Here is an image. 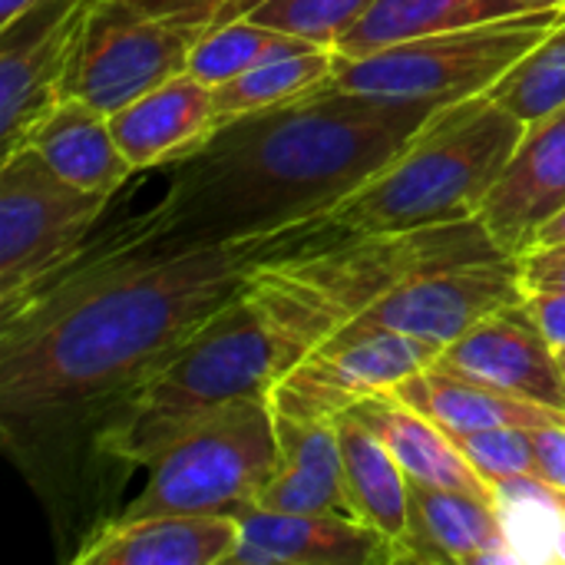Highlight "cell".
Instances as JSON below:
<instances>
[{
    "instance_id": "6da1fadb",
    "label": "cell",
    "mask_w": 565,
    "mask_h": 565,
    "mask_svg": "<svg viewBox=\"0 0 565 565\" xmlns=\"http://www.w3.org/2000/svg\"><path fill=\"white\" fill-rule=\"evenodd\" d=\"M344 242L324 218L225 242L172 245L146 215L119 222L20 305L0 311L3 450L66 536L103 530L122 490L119 440L156 371L265 265ZM79 550V546H76Z\"/></svg>"
},
{
    "instance_id": "7a4b0ae2",
    "label": "cell",
    "mask_w": 565,
    "mask_h": 565,
    "mask_svg": "<svg viewBox=\"0 0 565 565\" xmlns=\"http://www.w3.org/2000/svg\"><path fill=\"white\" fill-rule=\"evenodd\" d=\"M437 109L321 86L218 126L199 152L169 166L166 195L142 215L172 245H225L295 228L358 192Z\"/></svg>"
},
{
    "instance_id": "3957f363",
    "label": "cell",
    "mask_w": 565,
    "mask_h": 565,
    "mask_svg": "<svg viewBox=\"0 0 565 565\" xmlns=\"http://www.w3.org/2000/svg\"><path fill=\"white\" fill-rule=\"evenodd\" d=\"M500 255L487 228L467 218L417 232L351 235L258 268L245 291L265 308L301 361L397 285L437 268Z\"/></svg>"
},
{
    "instance_id": "277c9868",
    "label": "cell",
    "mask_w": 565,
    "mask_h": 565,
    "mask_svg": "<svg viewBox=\"0 0 565 565\" xmlns=\"http://www.w3.org/2000/svg\"><path fill=\"white\" fill-rule=\"evenodd\" d=\"M523 132L526 122L487 93L440 106L381 172L321 218L344 238L477 218Z\"/></svg>"
},
{
    "instance_id": "5b68a950",
    "label": "cell",
    "mask_w": 565,
    "mask_h": 565,
    "mask_svg": "<svg viewBox=\"0 0 565 565\" xmlns=\"http://www.w3.org/2000/svg\"><path fill=\"white\" fill-rule=\"evenodd\" d=\"M295 364L298 358L291 344L271 324L265 308L242 291L215 311L139 394L116 450L122 480L146 470L169 440L218 407L242 397H268Z\"/></svg>"
},
{
    "instance_id": "8992f818",
    "label": "cell",
    "mask_w": 565,
    "mask_h": 565,
    "mask_svg": "<svg viewBox=\"0 0 565 565\" xmlns=\"http://www.w3.org/2000/svg\"><path fill=\"white\" fill-rule=\"evenodd\" d=\"M281 463L271 397H242L175 440L149 463L142 490L116 513L139 520L159 513H232L255 507Z\"/></svg>"
},
{
    "instance_id": "52a82bcc",
    "label": "cell",
    "mask_w": 565,
    "mask_h": 565,
    "mask_svg": "<svg viewBox=\"0 0 565 565\" xmlns=\"http://www.w3.org/2000/svg\"><path fill=\"white\" fill-rule=\"evenodd\" d=\"M563 20L565 7H546L430 33L361 60H341L324 86L434 106L463 103L490 93Z\"/></svg>"
},
{
    "instance_id": "ba28073f",
    "label": "cell",
    "mask_w": 565,
    "mask_h": 565,
    "mask_svg": "<svg viewBox=\"0 0 565 565\" xmlns=\"http://www.w3.org/2000/svg\"><path fill=\"white\" fill-rule=\"evenodd\" d=\"M113 195L60 179L33 149L0 156V311L66 268L96 235Z\"/></svg>"
},
{
    "instance_id": "9c48e42d",
    "label": "cell",
    "mask_w": 565,
    "mask_h": 565,
    "mask_svg": "<svg viewBox=\"0 0 565 565\" xmlns=\"http://www.w3.org/2000/svg\"><path fill=\"white\" fill-rule=\"evenodd\" d=\"M209 26L159 17L132 0H93L70 63L63 96L86 99L113 116L136 96L189 70V56Z\"/></svg>"
},
{
    "instance_id": "30bf717a",
    "label": "cell",
    "mask_w": 565,
    "mask_h": 565,
    "mask_svg": "<svg viewBox=\"0 0 565 565\" xmlns=\"http://www.w3.org/2000/svg\"><path fill=\"white\" fill-rule=\"evenodd\" d=\"M520 298H526L520 258L500 255V258L463 262L397 285L391 295H384L374 308H367L361 318L344 324L324 344L351 341L374 331H394L444 351L473 324H480L487 315Z\"/></svg>"
},
{
    "instance_id": "8fae6325",
    "label": "cell",
    "mask_w": 565,
    "mask_h": 565,
    "mask_svg": "<svg viewBox=\"0 0 565 565\" xmlns=\"http://www.w3.org/2000/svg\"><path fill=\"white\" fill-rule=\"evenodd\" d=\"M440 348L394 334L374 331L338 344H321L301 358L275 387L271 407L285 417L334 420L358 401L387 394L407 377L420 374L437 361Z\"/></svg>"
},
{
    "instance_id": "7c38bea8",
    "label": "cell",
    "mask_w": 565,
    "mask_h": 565,
    "mask_svg": "<svg viewBox=\"0 0 565 565\" xmlns=\"http://www.w3.org/2000/svg\"><path fill=\"white\" fill-rule=\"evenodd\" d=\"M93 0H30L0 23V152L63 99V83L76 56Z\"/></svg>"
},
{
    "instance_id": "4fadbf2b",
    "label": "cell",
    "mask_w": 565,
    "mask_h": 565,
    "mask_svg": "<svg viewBox=\"0 0 565 565\" xmlns=\"http://www.w3.org/2000/svg\"><path fill=\"white\" fill-rule=\"evenodd\" d=\"M434 367L520 401L565 411L563 364L530 298L487 315L480 324L447 344Z\"/></svg>"
},
{
    "instance_id": "5bb4252c",
    "label": "cell",
    "mask_w": 565,
    "mask_h": 565,
    "mask_svg": "<svg viewBox=\"0 0 565 565\" xmlns=\"http://www.w3.org/2000/svg\"><path fill=\"white\" fill-rule=\"evenodd\" d=\"M565 209V106L526 122L520 146L483 195L477 222L493 245L520 258L533 248L540 228Z\"/></svg>"
},
{
    "instance_id": "9a60e30c",
    "label": "cell",
    "mask_w": 565,
    "mask_h": 565,
    "mask_svg": "<svg viewBox=\"0 0 565 565\" xmlns=\"http://www.w3.org/2000/svg\"><path fill=\"white\" fill-rule=\"evenodd\" d=\"M242 543L228 565H394L404 553L381 530L341 513H238Z\"/></svg>"
},
{
    "instance_id": "2e32d148",
    "label": "cell",
    "mask_w": 565,
    "mask_h": 565,
    "mask_svg": "<svg viewBox=\"0 0 565 565\" xmlns=\"http://www.w3.org/2000/svg\"><path fill=\"white\" fill-rule=\"evenodd\" d=\"M242 543L232 513H159L109 520L70 559L76 565H225Z\"/></svg>"
},
{
    "instance_id": "e0dca14e",
    "label": "cell",
    "mask_w": 565,
    "mask_h": 565,
    "mask_svg": "<svg viewBox=\"0 0 565 565\" xmlns=\"http://www.w3.org/2000/svg\"><path fill=\"white\" fill-rule=\"evenodd\" d=\"M116 146L136 172L169 169L215 132L212 86L182 70L109 116Z\"/></svg>"
},
{
    "instance_id": "ac0fdd59",
    "label": "cell",
    "mask_w": 565,
    "mask_h": 565,
    "mask_svg": "<svg viewBox=\"0 0 565 565\" xmlns=\"http://www.w3.org/2000/svg\"><path fill=\"white\" fill-rule=\"evenodd\" d=\"M404 563H516L493 500L411 483Z\"/></svg>"
},
{
    "instance_id": "d6986e66",
    "label": "cell",
    "mask_w": 565,
    "mask_h": 565,
    "mask_svg": "<svg viewBox=\"0 0 565 565\" xmlns=\"http://www.w3.org/2000/svg\"><path fill=\"white\" fill-rule=\"evenodd\" d=\"M20 146L33 149L60 179L86 192L116 195L136 175L116 146L109 116L76 96H63L46 113H40L10 149Z\"/></svg>"
},
{
    "instance_id": "ffe728a7",
    "label": "cell",
    "mask_w": 565,
    "mask_h": 565,
    "mask_svg": "<svg viewBox=\"0 0 565 565\" xmlns=\"http://www.w3.org/2000/svg\"><path fill=\"white\" fill-rule=\"evenodd\" d=\"M344 414L358 417L387 444V450L394 454L411 483L460 490L497 503V487L470 467V460L460 454L450 434L411 404H404L394 391L364 397Z\"/></svg>"
},
{
    "instance_id": "44dd1931",
    "label": "cell",
    "mask_w": 565,
    "mask_h": 565,
    "mask_svg": "<svg viewBox=\"0 0 565 565\" xmlns=\"http://www.w3.org/2000/svg\"><path fill=\"white\" fill-rule=\"evenodd\" d=\"M278 424V473L262 490V510L275 513H341L354 516L344 473H341V447L334 420H305L275 414Z\"/></svg>"
},
{
    "instance_id": "7402d4cb",
    "label": "cell",
    "mask_w": 565,
    "mask_h": 565,
    "mask_svg": "<svg viewBox=\"0 0 565 565\" xmlns=\"http://www.w3.org/2000/svg\"><path fill=\"white\" fill-rule=\"evenodd\" d=\"M394 394L414 411H420L424 417H430L434 424H440L447 434H477L497 427H543L565 420V411L500 394L493 387L437 371L434 364L397 384Z\"/></svg>"
},
{
    "instance_id": "603a6c76",
    "label": "cell",
    "mask_w": 565,
    "mask_h": 565,
    "mask_svg": "<svg viewBox=\"0 0 565 565\" xmlns=\"http://www.w3.org/2000/svg\"><path fill=\"white\" fill-rule=\"evenodd\" d=\"M334 430H338L341 473H344V493L351 513L401 546L407 530V493H411L407 473L401 470L387 444L374 430H367L358 417L351 414L334 417Z\"/></svg>"
},
{
    "instance_id": "cb8c5ba5",
    "label": "cell",
    "mask_w": 565,
    "mask_h": 565,
    "mask_svg": "<svg viewBox=\"0 0 565 565\" xmlns=\"http://www.w3.org/2000/svg\"><path fill=\"white\" fill-rule=\"evenodd\" d=\"M510 0H374L364 17L334 43L341 60H361L430 33L516 13Z\"/></svg>"
},
{
    "instance_id": "d4e9b609",
    "label": "cell",
    "mask_w": 565,
    "mask_h": 565,
    "mask_svg": "<svg viewBox=\"0 0 565 565\" xmlns=\"http://www.w3.org/2000/svg\"><path fill=\"white\" fill-rule=\"evenodd\" d=\"M341 66L338 50L331 46H315L305 53H288V56H275L265 60L245 73H238L235 79L222 83L212 89V103H215V129L262 113V109H275L285 103H295L315 89H321L334 70Z\"/></svg>"
},
{
    "instance_id": "484cf974",
    "label": "cell",
    "mask_w": 565,
    "mask_h": 565,
    "mask_svg": "<svg viewBox=\"0 0 565 565\" xmlns=\"http://www.w3.org/2000/svg\"><path fill=\"white\" fill-rule=\"evenodd\" d=\"M305 50H315V43L291 36L285 30H275L268 23H258L252 17H238L222 26H212L195 43V50L189 56V73H195L202 83H209L215 89L265 60L305 53Z\"/></svg>"
},
{
    "instance_id": "4316f807",
    "label": "cell",
    "mask_w": 565,
    "mask_h": 565,
    "mask_svg": "<svg viewBox=\"0 0 565 565\" xmlns=\"http://www.w3.org/2000/svg\"><path fill=\"white\" fill-rule=\"evenodd\" d=\"M497 510L516 563H553L565 523V493L536 473L497 483Z\"/></svg>"
},
{
    "instance_id": "83f0119b",
    "label": "cell",
    "mask_w": 565,
    "mask_h": 565,
    "mask_svg": "<svg viewBox=\"0 0 565 565\" xmlns=\"http://www.w3.org/2000/svg\"><path fill=\"white\" fill-rule=\"evenodd\" d=\"M487 96L523 122L543 119L565 106V20Z\"/></svg>"
},
{
    "instance_id": "f1b7e54d",
    "label": "cell",
    "mask_w": 565,
    "mask_h": 565,
    "mask_svg": "<svg viewBox=\"0 0 565 565\" xmlns=\"http://www.w3.org/2000/svg\"><path fill=\"white\" fill-rule=\"evenodd\" d=\"M374 0H262L248 17L301 36L315 46H331L364 17Z\"/></svg>"
},
{
    "instance_id": "f546056e",
    "label": "cell",
    "mask_w": 565,
    "mask_h": 565,
    "mask_svg": "<svg viewBox=\"0 0 565 565\" xmlns=\"http://www.w3.org/2000/svg\"><path fill=\"white\" fill-rule=\"evenodd\" d=\"M450 440L460 447V454L470 460V467L490 480L493 487L513 477L536 473V444L533 427H497V430H477V434H450Z\"/></svg>"
},
{
    "instance_id": "4dcf8cb0",
    "label": "cell",
    "mask_w": 565,
    "mask_h": 565,
    "mask_svg": "<svg viewBox=\"0 0 565 565\" xmlns=\"http://www.w3.org/2000/svg\"><path fill=\"white\" fill-rule=\"evenodd\" d=\"M132 3L159 17H179V20H192L212 30L228 20L248 17L262 0H132Z\"/></svg>"
},
{
    "instance_id": "1f68e13d",
    "label": "cell",
    "mask_w": 565,
    "mask_h": 565,
    "mask_svg": "<svg viewBox=\"0 0 565 565\" xmlns=\"http://www.w3.org/2000/svg\"><path fill=\"white\" fill-rule=\"evenodd\" d=\"M520 275L530 291H565V245L530 248L520 255Z\"/></svg>"
},
{
    "instance_id": "d6a6232c",
    "label": "cell",
    "mask_w": 565,
    "mask_h": 565,
    "mask_svg": "<svg viewBox=\"0 0 565 565\" xmlns=\"http://www.w3.org/2000/svg\"><path fill=\"white\" fill-rule=\"evenodd\" d=\"M533 444H536L540 477L565 493V420L533 427Z\"/></svg>"
},
{
    "instance_id": "836d02e7",
    "label": "cell",
    "mask_w": 565,
    "mask_h": 565,
    "mask_svg": "<svg viewBox=\"0 0 565 565\" xmlns=\"http://www.w3.org/2000/svg\"><path fill=\"white\" fill-rule=\"evenodd\" d=\"M543 331L556 348H565V291H530L526 295Z\"/></svg>"
},
{
    "instance_id": "e575fe53",
    "label": "cell",
    "mask_w": 565,
    "mask_h": 565,
    "mask_svg": "<svg viewBox=\"0 0 565 565\" xmlns=\"http://www.w3.org/2000/svg\"><path fill=\"white\" fill-rule=\"evenodd\" d=\"M546 245H565V209L563 212H556V215L540 228V235H536V242H533V248H546Z\"/></svg>"
},
{
    "instance_id": "d590c367",
    "label": "cell",
    "mask_w": 565,
    "mask_h": 565,
    "mask_svg": "<svg viewBox=\"0 0 565 565\" xmlns=\"http://www.w3.org/2000/svg\"><path fill=\"white\" fill-rule=\"evenodd\" d=\"M30 0H0V23H7V20H13L23 7H26Z\"/></svg>"
},
{
    "instance_id": "8d00e7d4",
    "label": "cell",
    "mask_w": 565,
    "mask_h": 565,
    "mask_svg": "<svg viewBox=\"0 0 565 565\" xmlns=\"http://www.w3.org/2000/svg\"><path fill=\"white\" fill-rule=\"evenodd\" d=\"M520 10H546V7H565V0H510Z\"/></svg>"
},
{
    "instance_id": "74e56055",
    "label": "cell",
    "mask_w": 565,
    "mask_h": 565,
    "mask_svg": "<svg viewBox=\"0 0 565 565\" xmlns=\"http://www.w3.org/2000/svg\"><path fill=\"white\" fill-rule=\"evenodd\" d=\"M553 563L565 565V523H563V530H559V540H556V553H553Z\"/></svg>"
},
{
    "instance_id": "f35d334b",
    "label": "cell",
    "mask_w": 565,
    "mask_h": 565,
    "mask_svg": "<svg viewBox=\"0 0 565 565\" xmlns=\"http://www.w3.org/2000/svg\"><path fill=\"white\" fill-rule=\"evenodd\" d=\"M556 354H559V364H563V374H565V348H556Z\"/></svg>"
}]
</instances>
